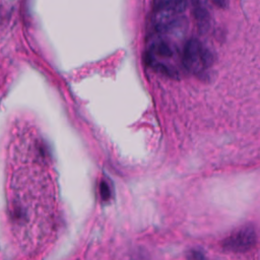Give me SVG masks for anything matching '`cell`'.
<instances>
[{"mask_svg": "<svg viewBox=\"0 0 260 260\" xmlns=\"http://www.w3.org/2000/svg\"><path fill=\"white\" fill-rule=\"evenodd\" d=\"M182 63L184 69L199 78H204L214 63L212 52L197 39H190L183 46Z\"/></svg>", "mask_w": 260, "mask_h": 260, "instance_id": "7a4b0ae2", "label": "cell"}, {"mask_svg": "<svg viewBox=\"0 0 260 260\" xmlns=\"http://www.w3.org/2000/svg\"><path fill=\"white\" fill-rule=\"evenodd\" d=\"M178 34L154 33L148 42L146 50V61L155 70L160 71L166 76L177 78L182 63V50L172 38Z\"/></svg>", "mask_w": 260, "mask_h": 260, "instance_id": "6da1fadb", "label": "cell"}, {"mask_svg": "<svg viewBox=\"0 0 260 260\" xmlns=\"http://www.w3.org/2000/svg\"><path fill=\"white\" fill-rule=\"evenodd\" d=\"M213 2L220 8H224L227 6V0H213Z\"/></svg>", "mask_w": 260, "mask_h": 260, "instance_id": "52a82bcc", "label": "cell"}, {"mask_svg": "<svg viewBox=\"0 0 260 260\" xmlns=\"http://www.w3.org/2000/svg\"><path fill=\"white\" fill-rule=\"evenodd\" d=\"M100 193H101V196L103 199L107 200L110 198V195H111V192H110V188L108 186V184L106 182H102L101 185H100Z\"/></svg>", "mask_w": 260, "mask_h": 260, "instance_id": "5b68a950", "label": "cell"}, {"mask_svg": "<svg viewBox=\"0 0 260 260\" xmlns=\"http://www.w3.org/2000/svg\"><path fill=\"white\" fill-rule=\"evenodd\" d=\"M195 16L201 29L207 30L210 27V14L207 9V0H193Z\"/></svg>", "mask_w": 260, "mask_h": 260, "instance_id": "277c9868", "label": "cell"}, {"mask_svg": "<svg viewBox=\"0 0 260 260\" xmlns=\"http://www.w3.org/2000/svg\"><path fill=\"white\" fill-rule=\"evenodd\" d=\"M188 259L189 260H204V257L201 252L193 250L188 254Z\"/></svg>", "mask_w": 260, "mask_h": 260, "instance_id": "8992f818", "label": "cell"}, {"mask_svg": "<svg viewBox=\"0 0 260 260\" xmlns=\"http://www.w3.org/2000/svg\"><path fill=\"white\" fill-rule=\"evenodd\" d=\"M257 242V235L252 226H245L224 241V248L231 252L242 253L251 250Z\"/></svg>", "mask_w": 260, "mask_h": 260, "instance_id": "3957f363", "label": "cell"}]
</instances>
